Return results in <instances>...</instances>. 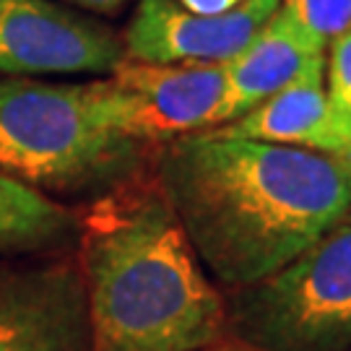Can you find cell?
Returning <instances> with one entry per match:
<instances>
[{
	"mask_svg": "<svg viewBox=\"0 0 351 351\" xmlns=\"http://www.w3.org/2000/svg\"><path fill=\"white\" fill-rule=\"evenodd\" d=\"M110 78L130 99L133 130L156 149L211 130L226 88L224 65L213 63L154 65L125 58Z\"/></svg>",
	"mask_w": 351,
	"mask_h": 351,
	"instance_id": "8",
	"label": "cell"
},
{
	"mask_svg": "<svg viewBox=\"0 0 351 351\" xmlns=\"http://www.w3.org/2000/svg\"><path fill=\"white\" fill-rule=\"evenodd\" d=\"M203 133L300 146L330 156L341 154L351 143V123L328 97L326 65L307 71L274 97L252 107L247 114Z\"/></svg>",
	"mask_w": 351,
	"mask_h": 351,
	"instance_id": "10",
	"label": "cell"
},
{
	"mask_svg": "<svg viewBox=\"0 0 351 351\" xmlns=\"http://www.w3.org/2000/svg\"><path fill=\"white\" fill-rule=\"evenodd\" d=\"M281 0H245L234 11L198 16L177 0H138L123 34L128 60L154 65H224L247 47Z\"/></svg>",
	"mask_w": 351,
	"mask_h": 351,
	"instance_id": "7",
	"label": "cell"
},
{
	"mask_svg": "<svg viewBox=\"0 0 351 351\" xmlns=\"http://www.w3.org/2000/svg\"><path fill=\"white\" fill-rule=\"evenodd\" d=\"M78 250L94 351H201L229 336L224 294L156 180L88 203Z\"/></svg>",
	"mask_w": 351,
	"mask_h": 351,
	"instance_id": "2",
	"label": "cell"
},
{
	"mask_svg": "<svg viewBox=\"0 0 351 351\" xmlns=\"http://www.w3.org/2000/svg\"><path fill=\"white\" fill-rule=\"evenodd\" d=\"M154 180L213 284L274 276L351 211V177L330 154L190 133L159 146Z\"/></svg>",
	"mask_w": 351,
	"mask_h": 351,
	"instance_id": "1",
	"label": "cell"
},
{
	"mask_svg": "<svg viewBox=\"0 0 351 351\" xmlns=\"http://www.w3.org/2000/svg\"><path fill=\"white\" fill-rule=\"evenodd\" d=\"M326 47L328 45L310 37L287 11L278 8L247 42V47L224 63L226 88L213 128L247 114L307 71L326 65Z\"/></svg>",
	"mask_w": 351,
	"mask_h": 351,
	"instance_id": "9",
	"label": "cell"
},
{
	"mask_svg": "<svg viewBox=\"0 0 351 351\" xmlns=\"http://www.w3.org/2000/svg\"><path fill=\"white\" fill-rule=\"evenodd\" d=\"M226 323L261 351H351V211L274 276L229 291Z\"/></svg>",
	"mask_w": 351,
	"mask_h": 351,
	"instance_id": "4",
	"label": "cell"
},
{
	"mask_svg": "<svg viewBox=\"0 0 351 351\" xmlns=\"http://www.w3.org/2000/svg\"><path fill=\"white\" fill-rule=\"evenodd\" d=\"M65 3H71V5L81 8V11H88V13L114 16V13H120L125 8L130 0H65Z\"/></svg>",
	"mask_w": 351,
	"mask_h": 351,
	"instance_id": "15",
	"label": "cell"
},
{
	"mask_svg": "<svg viewBox=\"0 0 351 351\" xmlns=\"http://www.w3.org/2000/svg\"><path fill=\"white\" fill-rule=\"evenodd\" d=\"M0 351H94L78 261L29 255L0 263Z\"/></svg>",
	"mask_w": 351,
	"mask_h": 351,
	"instance_id": "6",
	"label": "cell"
},
{
	"mask_svg": "<svg viewBox=\"0 0 351 351\" xmlns=\"http://www.w3.org/2000/svg\"><path fill=\"white\" fill-rule=\"evenodd\" d=\"M336 159H339L341 167L346 169V175L351 177V143H349V146H346L343 151H341V154H336Z\"/></svg>",
	"mask_w": 351,
	"mask_h": 351,
	"instance_id": "17",
	"label": "cell"
},
{
	"mask_svg": "<svg viewBox=\"0 0 351 351\" xmlns=\"http://www.w3.org/2000/svg\"><path fill=\"white\" fill-rule=\"evenodd\" d=\"M81 216L60 203L0 175V252L29 258L55 255L78 242Z\"/></svg>",
	"mask_w": 351,
	"mask_h": 351,
	"instance_id": "11",
	"label": "cell"
},
{
	"mask_svg": "<svg viewBox=\"0 0 351 351\" xmlns=\"http://www.w3.org/2000/svg\"><path fill=\"white\" fill-rule=\"evenodd\" d=\"M123 37L58 0H0V75H112Z\"/></svg>",
	"mask_w": 351,
	"mask_h": 351,
	"instance_id": "5",
	"label": "cell"
},
{
	"mask_svg": "<svg viewBox=\"0 0 351 351\" xmlns=\"http://www.w3.org/2000/svg\"><path fill=\"white\" fill-rule=\"evenodd\" d=\"M201 351H261V349H255V346L245 343V341L226 336V339L216 341V343H211V346H206V349H201Z\"/></svg>",
	"mask_w": 351,
	"mask_h": 351,
	"instance_id": "16",
	"label": "cell"
},
{
	"mask_svg": "<svg viewBox=\"0 0 351 351\" xmlns=\"http://www.w3.org/2000/svg\"><path fill=\"white\" fill-rule=\"evenodd\" d=\"M278 8L323 45L351 29V0H281Z\"/></svg>",
	"mask_w": 351,
	"mask_h": 351,
	"instance_id": "12",
	"label": "cell"
},
{
	"mask_svg": "<svg viewBox=\"0 0 351 351\" xmlns=\"http://www.w3.org/2000/svg\"><path fill=\"white\" fill-rule=\"evenodd\" d=\"M156 151L125 128L110 75L86 84L0 75L3 177L60 203H97L143 180Z\"/></svg>",
	"mask_w": 351,
	"mask_h": 351,
	"instance_id": "3",
	"label": "cell"
},
{
	"mask_svg": "<svg viewBox=\"0 0 351 351\" xmlns=\"http://www.w3.org/2000/svg\"><path fill=\"white\" fill-rule=\"evenodd\" d=\"M185 11L198 13V16H219V13L234 11L245 0H177Z\"/></svg>",
	"mask_w": 351,
	"mask_h": 351,
	"instance_id": "14",
	"label": "cell"
},
{
	"mask_svg": "<svg viewBox=\"0 0 351 351\" xmlns=\"http://www.w3.org/2000/svg\"><path fill=\"white\" fill-rule=\"evenodd\" d=\"M326 73L330 104L351 123V29L330 42Z\"/></svg>",
	"mask_w": 351,
	"mask_h": 351,
	"instance_id": "13",
	"label": "cell"
}]
</instances>
